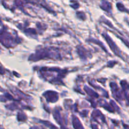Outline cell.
I'll return each instance as SVG.
<instances>
[{"label": "cell", "mask_w": 129, "mask_h": 129, "mask_svg": "<svg viewBox=\"0 0 129 129\" xmlns=\"http://www.w3.org/2000/svg\"><path fill=\"white\" fill-rule=\"evenodd\" d=\"M102 8L103 10H106V11H109L111 9V5L107 1H104L103 0L102 1Z\"/></svg>", "instance_id": "obj_1"}, {"label": "cell", "mask_w": 129, "mask_h": 129, "mask_svg": "<svg viewBox=\"0 0 129 129\" xmlns=\"http://www.w3.org/2000/svg\"><path fill=\"white\" fill-rule=\"evenodd\" d=\"M117 8H118V10H120V11H125V9L124 6H123L122 3H117Z\"/></svg>", "instance_id": "obj_2"}, {"label": "cell", "mask_w": 129, "mask_h": 129, "mask_svg": "<svg viewBox=\"0 0 129 129\" xmlns=\"http://www.w3.org/2000/svg\"><path fill=\"white\" fill-rule=\"evenodd\" d=\"M122 86L123 87V88L124 89H128V88H129V86H128V84H127V82L126 81H122Z\"/></svg>", "instance_id": "obj_3"}, {"label": "cell", "mask_w": 129, "mask_h": 129, "mask_svg": "<svg viewBox=\"0 0 129 129\" xmlns=\"http://www.w3.org/2000/svg\"><path fill=\"white\" fill-rule=\"evenodd\" d=\"M128 105H129V95H128Z\"/></svg>", "instance_id": "obj_4"}]
</instances>
